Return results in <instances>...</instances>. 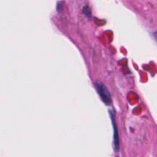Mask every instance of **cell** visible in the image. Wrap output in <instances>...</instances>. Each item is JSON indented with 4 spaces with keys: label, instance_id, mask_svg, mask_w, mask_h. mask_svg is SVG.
Masks as SVG:
<instances>
[{
    "label": "cell",
    "instance_id": "6da1fadb",
    "mask_svg": "<svg viewBox=\"0 0 157 157\" xmlns=\"http://www.w3.org/2000/svg\"><path fill=\"white\" fill-rule=\"evenodd\" d=\"M95 85H96L98 93L99 94L102 101L106 104H110L112 102V100H111L110 95L108 91V90L106 87V86L102 82L99 81L96 82Z\"/></svg>",
    "mask_w": 157,
    "mask_h": 157
},
{
    "label": "cell",
    "instance_id": "7a4b0ae2",
    "mask_svg": "<svg viewBox=\"0 0 157 157\" xmlns=\"http://www.w3.org/2000/svg\"><path fill=\"white\" fill-rule=\"evenodd\" d=\"M83 12L88 18H90L92 16V12L88 6H85L83 8Z\"/></svg>",
    "mask_w": 157,
    "mask_h": 157
},
{
    "label": "cell",
    "instance_id": "3957f363",
    "mask_svg": "<svg viewBox=\"0 0 157 157\" xmlns=\"http://www.w3.org/2000/svg\"><path fill=\"white\" fill-rule=\"evenodd\" d=\"M61 7H62L61 3H58V5H57V10H58V12H61V11H62V9L60 8Z\"/></svg>",
    "mask_w": 157,
    "mask_h": 157
},
{
    "label": "cell",
    "instance_id": "277c9868",
    "mask_svg": "<svg viewBox=\"0 0 157 157\" xmlns=\"http://www.w3.org/2000/svg\"><path fill=\"white\" fill-rule=\"evenodd\" d=\"M153 37H154V39L156 41V42H157V33H154L153 34Z\"/></svg>",
    "mask_w": 157,
    "mask_h": 157
},
{
    "label": "cell",
    "instance_id": "5b68a950",
    "mask_svg": "<svg viewBox=\"0 0 157 157\" xmlns=\"http://www.w3.org/2000/svg\"><path fill=\"white\" fill-rule=\"evenodd\" d=\"M117 157H119V156H117Z\"/></svg>",
    "mask_w": 157,
    "mask_h": 157
}]
</instances>
